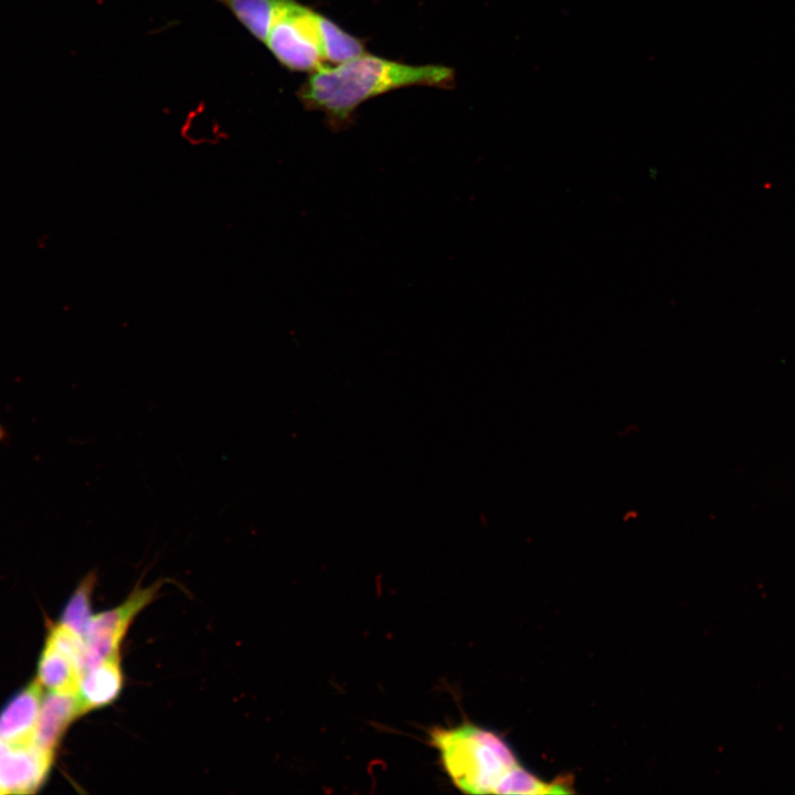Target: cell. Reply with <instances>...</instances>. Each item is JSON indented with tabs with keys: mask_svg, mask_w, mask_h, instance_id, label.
<instances>
[{
	"mask_svg": "<svg viewBox=\"0 0 795 795\" xmlns=\"http://www.w3.org/2000/svg\"><path fill=\"white\" fill-rule=\"evenodd\" d=\"M159 587L158 583L136 587L117 607L93 615L78 664L81 675L106 659L119 656L120 645L130 624L155 598Z\"/></svg>",
	"mask_w": 795,
	"mask_h": 795,
	"instance_id": "obj_4",
	"label": "cell"
},
{
	"mask_svg": "<svg viewBox=\"0 0 795 795\" xmlns=\"http://www.w3.org/2000/svg\"><path fill=\"white\" fill-rule=\"evenodd\" d=\"M265 44L289 71L310 73L326 62L318 34L317 11L296 0L283 3Z\"/></svg>",
	"mask_w": 795,
	"mask_h": 795,
	"instance_id": "obj_3",
	"label": "cell"
},
{
	"mask_svg": "<svg viewBox=\"0 0 795 795\" xmlns=\"http://www.w3.org/2000/svg\"><path fill=\"white\" fill-rule=\"evenodd\" d=\"M42 704L36 680L18 692L0 712V741L9 745L31 743Z\"/></svg>",
	"mask_w": 795,
	"mask_h": 795,
	"instance_id": "obj_6",
	"label": "cell"
},
{
	"mask_svg": "<svg viewBox=\"0 0 795 795\" xmlns=\"http://www.w3.org/2000/svg\"><path fill=\"white\" fill-rule=\"evenodd\" d=\"M83 716L77 693L51 692L41 706L31 743L54 753L68 725Z\"/></svg>",
	"mask_w": 795,
	"mask_h": 795,
	"instance_id": "obj_7",
	"label": "cell"
},
{
	"mask_svg": "<svg viewBox=\"0 0 795 795\" xmlns=\"http://www.w3.org/2000/svg\"><path fill=\"white\" fill-rule=\"evenodd\" d=\"M81 677L77 662L46 642L38 667L41 686L53 692L77 693Z\"/></svg>",
	"mask_w": 795,
	"mask_h": 795,
	"instance_id": "obj_9",
	"label": "cell"
},
{
	"mask_svg": "<svg viewBox=\"0 0 795 795\" xmlns=\"http://www.w3.org/2000/svg\"><path fill=\"white\" fill-rule=\"evenodd\" d=\"M4 435H6V431H4L3 427L0 425V442L4 438Z\"/></svg>",
	"mask_w": 795,
	"mask_h": 795,
	"instance_id": "obj_15",
	"label": "cell"
},
{
	"mask_svg": "<svg viewBox=\"0 0 795 795\" xmlns=\"http://www.w3.org/2000/svg\"><path fill=\"white\" fill-rule=\"evenodd\" d=\"M8 748H9V744H6L0 741V756Z\"/></svg>",
	"mask_w": 795,
	"mask_h": 795,
	"instance_id": "obj_14",
	"label": "cell"
},
{
	"mask_svg": "<svg viewBox=\"0 0 795 795\" xmlns=\"http://www.w3.org/2000/svg\"><path fill=\"white\" fill-rule=\"evenodd\" d=\"M454 81V70L445 65H413L365 52L310 72L297 96L307 109L321 112L339 129L351 124L357 108L369 99L411 86L448 89Z\"/></svg>",
	"mask_w": 795,
	"mask_h": 795,
	"instance_id": "obj_1",
	"label": "cell"
},
{
	"mask_svg": "<svg viewBox=\"0 0 795 795\" xmlns=\"http://www.w3.org/2000/svg\"><path fill=\"white\" fill-rule=\"evenodd\" d=\"M572 783L568 777L544 782L521 765L513 768L500 783L496 794H570Z\"/></svg>",
	"mask_w": 795,
	"mask_h": 795,
	"instance_id": "obj_12",
	"label": "cell"
},
{
	"mask_svg": "<svg viewBox=\"0 0 795 795\" xmlns=\"http://www.w3.org/2000/svg\"><path fill=\"white\" fill-rule=\"evenodd\" d=\"M224 4L247 31L266 42L273 22L286 0H216Z\"/></svg>",
	"mask_w": 795,
	"mask_h": 795,
	"instance_id": "obj_11",
	"label": "cell"
},
{
	"mask_svg": "<svg viewBox=\"0 0 795 795\" xmlns=\"http://www.w3.org/2000/svg\"><path fill=\"white\" fill-rule=\"evenodd\" d=\"M124 685L119 656L106 659L84 672L77 697L82 712L106 707L119 696Z\"/></svg>",
	"mask_w": 795,
	"mask_h": 795,
	"instance_id": "obj_8",
	"label": "cell"
},
{
	"mask_svg": "<svg viewBox=\"0 0 795 795\" xmlns=\"http://www.w3.org/2000/svg\"><path fill=\"white\" fill-rule=\"evenodd\" d=\"M317 26L326 62L338 64L365 53V43L362 39L347 32L319 12H317Z\"/></svg>",
	"mask_w": 795,
	"mask_h": 795,
	"instance_id": "obj_10",
	"label": "cell"
},
{
	"mask_svg": "<svg viewBox=\"0 0 795 795\" xmlns=\"http://www.w3.org/2000/svg\"><path fill=\"white\" fill-rule=\"evenodd\" d=\"M95 583L96 574H87L74 591L61 616L60 624L83 639L93 618L91 603Z\"/></svg>",
	"mask_w": 795,
	"mask_h": 795,
	"instance_id": "obj_13",
	"label": "cell"
},
{
	"mask_svg": "<svg viewBox=\"0 0 795 795\" xmlns=\"http://www.w3.org/2000/svg\"><path fill=\"white\" fill-rule=\"evenodd\" d=\"M428 735L444 772L465 794H496L504 778L520 765L502 736L469 721L435 727Z\"/></svg>",
	"mask_w": 795,
	"mask_h": 795,
	"instance_id": "obj_2",
	"label": "cell"
},
{
	"mask_svg": "<svg viewBox=\"0 0 795 795\" xmlns=\"http://www.w3.org/2000/svg\"><path fill=\"white\" fill-rule=\"evenodd\" d=\"M53 753L33 743L9 745L0 756V794L34 793L44 782Z\"/></svg>",
	"mask_w": 795,
	"mask_h": 795,
	"instance_id": "obj_5",
	"label": "cell"
}]
</instances>
